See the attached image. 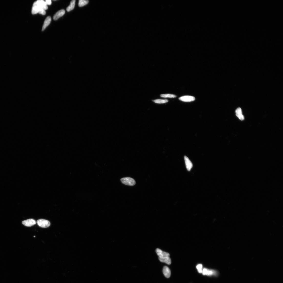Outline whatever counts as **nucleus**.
Returning a JSON list of instances; mask_svg holds the SVG:
<instances>
[{"mask_svg":"<svg viewBox=\"0 0 283 283\" xmlns=\"http://www.w3.org/2000/svg\"><path fill=\"white\" fill-rule=\"evenodd\" d=\"M130 26V22L127 19H123L115 23L108 31L107 34L108 40L112 41L121 34L128 31Z\"/></svg>","mask_w":283,"mask_h":283,"instance_id":"nucleus-2","label":"nucleus"},{"mask_svg":"<svg viewBox=\"0 0 283 283\" xmlns=\"http://www.w3.org/2000/svg\"><path fill=\"white\" fill-rule=\"evenodd\" d=\"M72 3L79 13L83 17L90 20L96 18V13L90 2L86 0H76Z\"/></svg>","mask_w":283,"mask_h":283,"instance_id":"nucleus-4","label":"nucleus"},{"mask_svg":"<svg viewBox=\"0 0 283 283\" xmlns=\"http://www.w3.org/2000/svg\"><path fill=\"white\" fill-rule=\"evenodd\" d=\"M102 42L103 36L100 33H96L93 35L86 50L84 60L85 62L88 61L94 53L97 51Z\"/></svg>","mask_w":283,"mask_h":283,"instance_id":"nucleus-3","label":"nucleus"},{"mask_svg":"<svg viewBox=\"0 0 283 283\" xmlns=\"http://www.w3.org/2000/svg\"><path fill=\"white\" fill-rule=\"evenodd\" d=\"M176 1L171 0H159L157 5V12L159 14L165 13L175 9L177 5Z\"/></svg>","mask_w":283,"mask_h":283,"instance_id":"nucleus-6","label":"nucleus"},{"mask_svg":"<svg viewBox=\"0 0 283 283\" xmlns=\"http://www.w3.org/2000/svg\"><path fill=\"white\" fill-rule=\"evenodd\" d=\"M90 3L94 10L99 11L103 9V3L101 0H92Z\"/></svg>","mask_w":283,"mask_h":283,"instance_id":"nucleus-8","label":"nucleus"},{"mask_svg":"<svg viewBox=\"0 0 283 283\" xmlns=\"http://www.w3.org/2000/svg\"><path fill=\"white\" fill-rule=\"evenodd\" d=\"M151 5L150 0H146L141 3L139 11L137 12L133 17V21L135 23H139L149 17Z\"/></svg>","mask_w":283,"mask_h":283,"instance_id":"nucleus-5","label":"nucleus"},{"mask_svg":"<svg viewBox=\"0 0 283 283\" xmlns=\"http://www.w3.org/2000/svg\"><path fill=\"white\" fill-rule=\"evenodd\" d=\"M77 26L84 30H89L92 27V24L90 20L83 17L79 20Z\"/></svg>","mask_w":283,"mask_h":283,"instance_id":"nucleus-7","label":"nucleus"},{"mask_svg":"<svg viewBox=\"0 0 283 283\" xmlns=\"http://www.w3.org/2000/svg\"><path fill=\"white\" fill-rule=\"evenodd\" d=\"M83 17L76 9L73 3L67 6L64 19V26L69 29L77 26L79 21Z\"/></svg>","mask_w":283,"mask_h":283,"instance_id":"nucleus-1","label":"nucleus"}]
</instances>
